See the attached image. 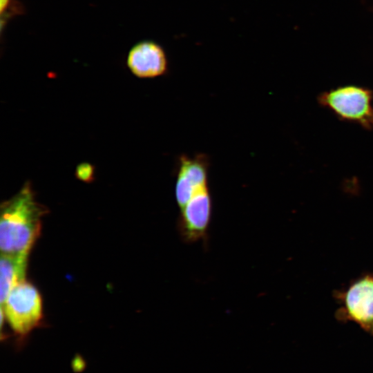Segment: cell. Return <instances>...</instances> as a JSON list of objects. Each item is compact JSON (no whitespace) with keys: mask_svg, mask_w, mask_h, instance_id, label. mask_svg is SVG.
I'll list each match as a JSON object with an SVG mask.
<instances>
[{"mask_svg":"<svg viewBox=\"0 0 373 373\" xmlns=\"http://www.w3.org/2000/svg\"><path fill=\"white\" fill-rule=\"evenodd\" d=\"M46 211L36 198L30 182L1 205V254L28 257L39 236Z\"/></svg>","mask_w":373,"mask_h":373,"instance_id":"6da1fadb","label":"cell"},{"mask_svg":"<svg viewBox=\"0 0 373 373\" xmlns=\"http://www.w3.org/2000/svg\"><path fill=\"white\" fill-rule=\"evenodd\" d=\"M318 104L340 120L373 130V90L358 85H344L321 93Z\"/></svg>","mask_w":373,"mask_h":373,"instance_id":"7a4b0ae2","label":"cell"},{"mask_svg":"<svg viewBox=\"0 0 373 373\" xmlns=\"http://www.w3.org/2000/svg\"><path fill=\"white\" fill-rule=\"evenodd\" d=\"M10 327L22 341L43 318L42 300L37 289L26 280L16 285L1 305Z\"/></svg>","mask_w":373,"mask_h":373,"instance_id":"3957f363","label":"cell"},{"mask_svg":"<svg viewBox=\"0 0 373 373\" xmlns=\"http://www.w3.org/2000/svg\"><path fill=\"white\" fill-rule=\"evenodd\" d=\"M341 322H353L373 336V272L364 274L334 293Z\"/></svg>","mask_w":373,"mask_h":373,"instance_id":"277c9868","label":"cell"},{"mask_svg":"<svg viewBox=\"0 0 373 373\" xmlns=\"http://www.w3.org/2000/svg\"><path fill=\"white\" fill-rule=\"evenodd\" d=\"M212 198L209 186L198 191L180 210L178 233L186 243L205 240L212 216Z\"/></svg>","mask_w":373,"mask_h":373,"instance_id":"5b68a950","label":"cell"},{"mask_svg":"<svg viewBox=\"0 0 373 373\" xmlns=\"http://www.w3.org/2000/svg\"><path fill=\"white\" fill-rule=\"evenodd\" d=\"M178 160L175 197L181 209L198 191L208 186L209 159L199 153L192 157L182 155Z\"/></svg>","mask_w":373,"mask_h":373,"instance_id":"8992f818","label":"cell"},{"mask_svg":"<svg viewBox=\"0 0 373 373\" xmlns=\"http://www.w3.org/2000/svg\"><path fill=\"white\" fill-rule=\"evenodd\" d=\"M126 65L133 75L142 79L160 77L168 71L164 49L151 40L135 44L128 52Z\"/></svg>","mask_w":373,"mask_h":373,"instance_id":"52a82bcc","label":"cell"},{"mask_svg":"<svg viewBox=\"0 0 373 373\" xmlns=\"http://www.w3.org/2000/svg\"><path fill=\"white\" fill-rule=\"evenodd\" d=\"M28 257L1 254L0 301L2 305L12 288L25 280Z\"/></svg>","mask_w":373,"mask_h":373,"instance_id":"ba28073f","label":"cell"},{"mask_svg":"<svg viewBox=\"0 0 373 373\" xmlns=\"http://www.w3.org/2000/svg\"><path fill=\"white\" fill-rule=\"evenodd\" d=\"M76 178L86 183L91 182L94 180L95 167L93 164L88 162H82L79 164L75 169Z\"/></svg>","mask_w":373,"mask_h":373,"instance_id":"9c48e42d","label":"cell"}]
</instances>
